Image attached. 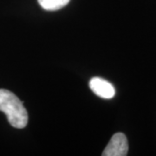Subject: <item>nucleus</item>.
Here are the masks:
<instances>
[{
    "instance_id": "obj_1",
    "label": "nucleus",
    "mask_w": 156,
    "mask_h": 156,
    "mask_svg": "<svg viewBox=\"0 0 156 156\" xmlns=\"http://www.w3.org/2000/svg\"><path fill=\"white\" fill-rule=\"evenodd\" d=\"M0 111L4 112L12 127L23 128L28 123V113L19 98L10 90L0 89Z\"/></svg>"
},
{
    "instance_id": "obj_2",
    "label": "nucleus",
    "mask_w": 156,
    "mask_h": 156,
    "mask_svg": "<svg viewBox=\"0 0 156 156\" xmlns=\"http://www.w3.org/2000/svg\"><path fill=\"white\" fill-rule=\"evenodd\" d=\"M128 143L126 135L122 133H116L111 137L101 155L125 156L128 154Z\"/></svg>"
},
{
    "instance_id": "obj_3",
    "label": "nucleus",
    "mask_w": 156,
    "mask_h": 156,
    "mask_svg": "<svg viewBox=\"0 0 156 156\" xmlns=\"http://www.w3.org/2000/svg\"><path fill=\"white\" fill-rule=\"evenodd\" d=\"M89 88L97 96L111 99L115 95V87L109 82L100 77H93L89 81Z\"/></svg>"
},
{
    "instance_id": "obj_4",
    "label": "nucleus",
    "mask_w": 156,
    "mask_h": 156,
    "mask_svg": "<svg viewBox=\"0 0 156 156\" xmlns=\"http://www.w3.org/2000/svg\"><path fill=\"white\" fill-rule=\"evenodd\" d=\"M70 0H38L39 5L46 11H57L66 6Z\"/></svg>"
}]
</instances>
